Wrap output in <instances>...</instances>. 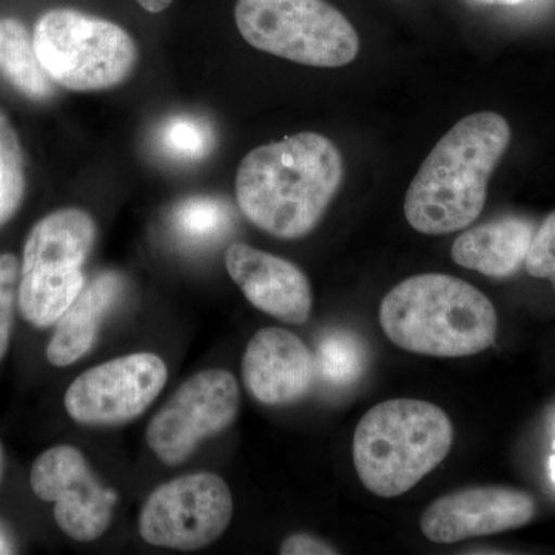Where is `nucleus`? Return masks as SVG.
Listing matches in <instances>:
<instances>
[{"instance_id":"obj_7","label":"nucleus","mask_w":555,"mask_h":555,"mask_svg":"<svg viewBox=\"0 0 555 555\" xmlns=\"http://www.w3.org/2000/svg\"><path fill=\"white\" fill-rule=\"evenodd\" d=\"M235 21L248 46L309 67H345L360 51L356 28L326 0H238Z\"/></svg>"},{"instance_id":"obj_24","label":"nucleus","mask_w":555,"mask_h":555,"mask_svg":"<svg viewBox=\"0 0 555 555\" xmlns=\"http://www.w3.org/2000/svg\"><path fill=\"white\" fill-rule=\"evenodd\" d=\"M283 555H332L338 551L323 540L309 534H294L284 540L280 547Z\"/></svg>"},{"instance_id":"obj_8","label":"nucleus","mask_w":555,"mask_h":555,"mask_svg":"<svg viewBox=\"0 0 555 555\" xmlns=\"http://www.w3.org/2000/svg\"><path fill=\"white\" fill-rule=\"evenodd\" d=\"M233 518V496L218 474L196 473L160 485L139 514L149 545L198 551L217 542Z\"/></svg>"},{"instance_id":"obj_25","label":"nucleus","mask_w":555,"mask_h":555,"mask_svg":"<svg viewBox=\"0 0 555 555\" xmlns=\"http://www.w3.org/2000/svg\"><path fill=\"white\" fill-rule=\"evenodd\" d=\"M173 0H138L139 5L149 13H163L164 10L169 9Z\"/></svg>"},{"instance_id":"obj_17","label":"nucleus","mask_w":555,"mask_h":555,"mask_svg":"<svg viewBox=\"0 0 555 555\" xmlns=\"http://www.w3.org/2000/svg\"><path fill=\"white\" fill-rule=\"evenodd\" d=\"M0 75L30 101L46 102L56 93V83L40 64L30 31L16 17H0Z\"/></svg>"},{"instance_id":"obj_20","label":"nucleus","mask_w":555,"mask_h":555,"mask_svg":"<svg viewBox=\"0 0 555 555\" xmlns=\"http://www.w3.org/2000/svg\"><path fill=\"white\" fill-rule=\"evenodd\" d=\"M158 145L160 152L171 159L195 163L207 158L214 150V129L201 116H171L160 126Z\"/></svg>"},{"instance_id":"obj_3","label":"nucleus","mask_w":555,"mask_h":555,"mask_svg":"<svg viewBox=\"0 0 555 555\" xmlns=\"http://www.w3.org/2000/svg\"><path fill=\"white\" fill-rule=\"evenodd\" d=\"M386 337L418 356H477L495 343L496 310L473 284L443 273L408 278L383 298Z\"/></svg>"},{"instance_id":"obj_11","label":"nucleus","mask_w":555,"mask_h":555,"mask_svg":"<svg viewBox=\"0 0 555 555\" xmlns=\"http://www.w3.org/2000/svg\"><path fill=\"white\" fill-rule=\"evenodd\" d=\"M30 485L38 499L53 503L54 520L76 542L101 539L112 525L115 500L78 448L60 444L43 451L33 463Z\"/></svg>"},{"instance_id":"obj_10","label":"nucleus","mask_w":555,"mask_h":555,"mask_svg":"<svg viewBox=\"0 0 555 555\" xmlns=\"http://www.w3.org/2000/svg\"><path fill=\"white\" fill-rule=\"evenodd\" d=\"M167 379L169 369L155 353L115 358L83 372L68 386L65 411L82 426L126 425L152 406Z\"/></svg>"},{"instance_id":"obj_16","label":"nucleus","mask_w":555,"mask_h":555,"mask_svg":"<svg viewBox=\"0 0 555 555\" xmlns=\"http://www.w3.org/2000/svg\"><path fill=\"white\" fill-rule=\"evenodd\" d=\"M534 232L524 218L496 219L462 233L452 244L451 257L481 275L507 278L525 266Z\"/></svg>"},{"instance_id":"obj_1","label":"nucleus","mask_w":555,"mask_h":555,"mask_svg":"<svg viewBox=\"0 0 555 555\" xmlns=\"http://www.w3.org/2000/svg\"><path fill=\"white\" fill-rule=\"evenodd\" d=\"M345 178L337 145L306 133L248 152L236 171V201L248 222L280 240H298L320 224Z\"/></svg>"},{"instance_id":"obj_2","label":"nucleus","mask_w":555,"mask_h":555,"mask_svg":"<svg viewBox=\"0 0 555 555\" xmlns=\"http://www.w3.org/2000/svg\"><path fill=\"white\" fill-rule=\"evenodd\" d=\"M509 142V124L499 113H474L456 122L409 185L404 215L411 228L437 236L476 222Z\"/></svg>"},{"instance_id":"obj_19","label":"nucleus","mask_w":555,"mask_h":555,"mask_svg":"<svg viewBox=\"0 0 555 555\" xmlns=\"http://www.w3.org/2000/svg\"><path fill=\"white\" fill-rule=\"evenodd\" d=\"M24 196V152L16 129L0 108V229L16 217Z\"/></svg>"},{"instance_id":"obj_15","label":"nucleus","mask_w":555,"mask_h":555,"mask_svg":"<svg viewBox=\"0 0 555 555\" xmlns=\"http://www.w3.org/2000/svg\"><path fill=\"white\" fill-rule=\"evenodd\" d=\"M126 288V278L118 270H102L86 283L75 301L54 324L46 350L51 366H72L90 352L102 324L119 305Z\"/></svg>"},{"instance_id":"obj_28","label":"nucleus","mask_w":555,"mask_h":555,"mask_svg":"<svg viewBox=\"0 0 555 555\" xmlns=\"http://www.w3.org/2000/svg\"><path fill=\"white\" fill-rule=\"evenodd\" d=\"M550 467H551V477H553V480L555 481V454L553 456H551Z\"/></svg>"},{"instance_id":"obj_26","label":"nucleus","mask_w":555,"mask_h":555,"mask_svg":"<svg viewBox=\"0 0 555 555\" xmlns=\"http://www.w3.org/2000/svg\"><path fill=\"white\" fill-rule=\"evenodd\" d=\"M470 2L485 3V5H518L524 0H470Z\"/></svg>"},{"instance_id":"obj_21","label":"nucleus","mask_w":555,"mask_h":555,"mask_svg":"<svg viewBox=\"0 0 555 555\" xmlns=\"http://www.w3.org/2000/svg\"><path fill=\"white\" fill-rule=\"evenodd\" d=\"M318 371L337 385H347L360 377L364 366L361 343L349 332H332L321 339L315 357Z\"/></svg>"},{"instance_id":"obj_18","label":"nucleus","mask_w":555,"mask_h":555,"mask_svg":"<svg viewBox=\"0 0 555 555\" xmlns=\"http://www.w3.org/2000/svg\"><path fill=\"white\" fill-rule=\"evenodd\" d=\"M171 230L189 247H210L224 238L232 225V211L221 199L192 196L171 211Z\"/></svg>"},{"instance_id":"obj_5","label":"nucleus","mask_w":555,"mask_h":555,"mask_svg":"<svg viewBox=\"0 0 555 555\" xmlns=\"http://www.w3.org/2000/svg\"><path fill=\"white\" fill-rule=\"evenodd\" d=\"M96 243L89 211L68 207L51 211L33 225L24 244L17 309L33 327L57 323L86 286L83 266Z\"/></svg>"},{"instance_id":"obj_13","label":"nucleus","mask_w":555,"mask_h":555,"mask_svg":"<svg viewBox=\"0 0 555 555\" xmlns=\"http://www.w3.org/2000/svg\"><path fill=\"white\" fill-rule=\"evenodd\" d=\"M317 360L294 332L264 327L251 337L243 356L244 386L264 406H288L302 400L317 377Z\"/></svg>"},{"instance_id":"obj_23","label":"nucleus","mask_w":555,"mask_h":555,"mask_svg":"<svg viewBox=\"0 0 555 555\" xmlns=\"http://www.w3.org/2000/svg\"><path fill=\"white\" fill-rule=\"evenodd\" d=\"M525 269L531 276L551 281L555 288V211L535 230Z\"/></svg>"},{"instance_id":"obj_29","label":"nucleus","mask_w":555,"mask_h":555,"mask_svg":"<svg viewBox=\"0 0 555 555\" xmlns=\"http://www.w3.org/2000/svg\"><path fill=\"white\" fill-rule=\"evenodd\" d=\"M554 449H555V443H554Z\"/></svg>"},{"instance_id":"obj_14","label":"nucleus","mask_w":555,"mask_h":555,"mask_svg":"<svg viewBox=\"0 0 555 555\" xmlns=\"http://www.w3.org/2000/svg\"><path fill=\"white\" fill-rule=\"evenodd\" d=\"M225 269L254 308L287 324H305L312 312L309 278L294 262L244 243L230 244Z\"/></svg>"},{"instance_id":"obj_27","label":"nucleus","mask_w":555,"mask_h":555,"mask_svg":"<svg viewBox=\"0 0 555 555\" xmlns=\"http://www.w3.org/2000/svg\"><path fill=\"white\" fill-rule=\"evenodd\" d=\"M3 470H5V454H3V448L0 444V481H2Z\"/></svg>"},{"instance_id":"obj_22","label":"nucleus","mask_w":555,"mask_h":555,"mask_svg":"<svg viewBox=\"0 0 555 555\" xmlns=\"http://www.w3.org/2000/svg\"><path fill=\"white\" fill-rule=\"evenodd\" d=\"M21 262L16 255H0V361L9 353L17 308Z\"/></svg>"},{"instance_id":"obj_12","label":"nucleus","mask_w":555,"mask_h":555,"mask_svg":"<svg viewBox=\"0 0 555 555\" xmlns=\"http://www.w3.org/2000/svg\"><path fill=\"white\" fill-rule=\"evenodd\" d=\"M535 509L534 496L518 489H463L430 503L420 528L430 542L449 545L521 528L534 518Z\"/></svg>"},{"instance_id":"obj_6","label":"nucleus","mask_w":555,"mask_h":555,"mask_svg":"<svg viewBox=\"0 0 555 555\" xmlns=\"http://www.w3.org/2000/svg\"><path fill=\"white\" fill-rule=\"evenodd\" d=\"M36 53L47 75L69 91H101L126 82L138 64V46L115 22L82 11L54 9L36 22Z\"/></svg>"},{"instance_id":"obj_4","label":"nucleus","mask_w":555,"mask_h":555,"mask_svg":"<svg viewBox=\"0 0 555 555\" xmlns=\"http://www.w3.org/2000/svg\"><path fill=\"white\" fill-rule=\"evenodd\" d=\"M454 426L429 401L397 398L367 411L353 434V465L372 494L393 499L411 491L444 459Z\"/></svg>"},{"instance_id":"obj_9","label":"nucleus","mask_w":555,"mask_h":555,"mask_svg":"<svg viewBox=\"0 0 555 555\" xmlns=\"http://www.w3.org/2000/svg\"><path fill=\"white\" fill-rule=\"evenodd\" d=\"M240 404V386L232 372L201 371L153 416L145 433L147 444L164 465H182L204 441L235 423Z\"/></svg>"}]
</instances>
